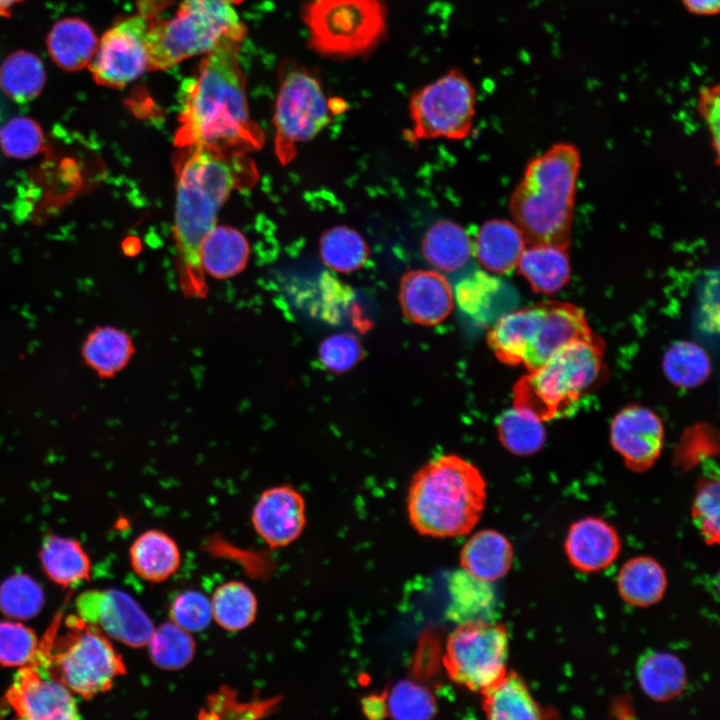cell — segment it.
Masks as SVG:
<instances>
[{"label": "cell", "mask_w": 720, "mask_h": 720, "mask_svg": "<svg viewBox=\"0 0 720 720\" xmlns=\"http://www.w3.org/2000/svg\"><path fill=\"white\" fill-rule=\"evenodd\" d=\"M246 27L225 36L202 58L182 88L175 145L224 156L258 149L263 132L250 116L239 62Z\"/></svg>", "instance_id": "1"}, {"label": "cell", "mask_w": 720, "mask_h": 720, "mask_svg": "<svg viewBox=\"0 0 720 720\" xmlns=\"http://www.w3.org/2000/svg\"><path fill=\"white\" fill-rule=\"evenodd\" d=\"M235 157L185 148L177 160L174 235L179 283L186 296L207 294L200 246L222 205L241 183Z\"/></svg>", "instance_id": "2"}, {"label": "cell", "mask_w": 720, "mask_h": 720, "mask_svg": "<svg viewBox=\"0 0 720 720\" xmlns=\"http://www.w3.org/2000/svg\"><path fill=\"white\" fill-rule=\"evenodd\" d=\"M486 503V483L469 461L453 454L438 456L413 476L407 511L421 535L450 538L468 534Z\"/></svg>", "instance_id": "3"}, {"label": "cell", "mask_w": 720, "mask_h": 720, "mask_svg": "<svg viewBox=\"0 0 720 720\" xmlns=\"http://www.w3.org/2000/svg\"><path fill=\"white\" fill-rule=\"evenodd\" d=\"M580 167V153L568 143L555 144L528 163L510 200L513 221L527 243L569 244Z\"/></svg>", "instance_id": "4"}, {"label": "cell", "mask_w": 720, "mask_h": 720, "mask_svg": "<svg viewBox=\"0 0 720 720\" xmlns=\"http://www.w3.org/2000/svg\"><path fill=\"white\" fill-rule=\"evenodd\" d=\"M604 344L593 335L564 346L513 387V405L543 421L565 414L592 387L603 368Z\"/></svg>", "instance_id": "5"}, {"label": "cell", "mask_w": 720, "mask_h": 720, "mask_svg": "<svg viewBox=\"0 0 720 720\" xmlns=\"http://www.w3.org/2000/svg\"><path fill=\"white\" fill-rule=\"evenodd\" d=\"M241 0H183L171 18L153 21L147 35L148 71H163L210 52L225 36L245 27Z\"/></svg>", "instance_id": "6"}, {"label": "cell", "mask_w": 720, "mask_h": 720, "mask_svg": "<svg viewBox=\"0 0 720 720\" xmlns=\"http://www.w3.org/2000/svg\"><path fill=\"white\" fill-rule=\"evenodd\" d=\"M65 624L43 662L44 672L84 698L106 692L126 672L121 656L106 635L77 615Z\"/></svg>", "instance_id": "7"}, {"label": "cell", "mask_w": 720, "mask_h": 720, "mask_svg": "<svg viewBox=\"0 0 720 720\" xmlns=\"http://www.w3.org/2000/svg\"><path fill=\"white\" fill-rule=\"evenodd\" d=\"M303 19L312 49L342 60L373 51L384 39L388 25L384 0H312Z\"/></svg>", "instance_id": "8"}, {"label": "cell", "mask_w": 720, "mask_h": 720, "mask_svg": "<svg viewBox=\"0 0 720 720\" xmlns=\"http://www.w3.org/2000/svg\"><path fill=\"white\" fill-rule=\"evenodd\" d=\"M475 109L474 86L461 70L450 69L411 95L408 139H463L472 128Z\"/></svg>", "instance_id": "9"}, {"label": "cell", "mask_w": 720, "mask_h": 720, "mask_svg": "<svg viewBox=\"0 0 720 720\" xmlns=\"http://www.w3.org/2000/svg\"><path fill=\"white\" fill-rule=\"evenodd\" d=\"M508 631L493 620H470L448 636L443 666L449 678L467 689L481 692L507 672Z\"/></svg>", "instance_id": "10"}, {"label": "cell", "mask_w": 720, "mask_h": 720, "mask_svg": "<svg viewBox=\"0 0 720 720\" xmlns=\"http://www.w3.org/2000/svg\"><path fill=\"white\" fill-rule=\"evenodd\" d=\"M334 105L308 70L298 67L284 74L273 116L275 152L282 164L294 158L297 143L312 140L330 123Z\"/></svg>", "instance_id": "11"}, {"label": "cell", "mask_w": 720, "mask_h": 720, "mask_svg": "<svg viewBox=\"0 0 720 720\" xmlns=\"http://www.w3.org/2000/svg\"><path fill=\"white\" fill-rule=\"evenodd\" d=\"M61 619V614H57L35 654L20 667L6 692L7 703L18 718L72 720L80 717L71 691L43 670V662L59 631Z\"/></svg>", "instance_id": "12"}, {"label": "cell", "mask_w": 720, "mask_h": 720, "mask_svg": "<svg viewBox=\"0 0 720 720\" xmlns=\"http://www.w3.org/2000/svg\"><path fill=\"white\" fill-rule=\"evenodd\" d=\"M151 15L152 5L145 0L137 14L119 20L104 32L88 65L97 84L123 88L148 71Z\"/></svg>", "instance_id": "13"}, {"label": "cell", "mask_w": 720, "mask_h": 720, "mask_svg": "<svg viewBox=\"0 0 720 720\" xmlns=\"http://www.w3.org/2000/svg\"><path fill=\"white\" fill-rule=\"evenodd\" d=\"M75 607L83 621L133 648L146 646L155 628L139 603L121 590H87L77 597Z\"/></svg>", "instance_id": "14"}, {"label": "cell", "mask_w": 720, "mask_h": 720, "mask_svg": "<svg viewBox=\"0 0 720 720\" xmlns=\"http://www.w3.org/2000/svg\"><path fill=\"white\" fill-rule=\"evenodd\" d=\"M610 441L627 467L637 472L645 471L661 454L663 423L656 413L646 407H625L611 423Z\"/></svg>", "instance_id": "15"}, {"label": "cell", "mask_w": 720, "mask_h": 720, "mask_svg": "<svg viewBox=\"0 0 720 720\" xmlns=\"http://www.w3.org/2000/svg\"><path fill=\"white\" fill-rule=\"evenodd\" d=\"M251 521L256 533L269 547L288 546L305 527V500L290 485L271 487L263 491L256 501Z\"/></svg>", "instance_id": "16"}, {"label": "cell", "mask_w": 720, "mask_h": 720, "mask_svg": "<svg viewBox=\"0 0 720 720\" xmlns=\"http://www.w3.org/2000/svg\"><path fill=\"white\" fill-rule=\"evenodd\" d=\"M453 290L444 275L414 270L403 275L399 300L405 317L413 323L433 326L444 321L454 305Z\"/></svg>", "instance_id": "17"}, {"label": "cell", "mask_w": 720, "mask_h": 720, "mask_svg": "<svg viewBox=\"0 0 720 720\" xmlns=\"http://www.w3.org/2000/svg\"><path fill=\"white\" fill-rule=\"evenodd\" d=\"M591 334L582 309L571 303L545 301L535 339L522 365L533 370L564 346Z\"/></svg>", "instance_id": "18"}, {"label": "cell", "mask_w": 720, "mask_h": 720, "mask_svg": "<svg viewBox=\"0 0 720 720\" xmlns=\"http://www.w3.org/2000/svg\"><path fill=\"white\" fill-rule=\"evenodd\" d=\"M620 548V538L614 527L596 517L573 523L565 541L570 563L583 572H596L610 566Z\"/></svg>", "instance_id": "19"}, {"label": "cell", "mask_w": 720, "mask_h": 720, "mask_svg": "<svg viewBox=\"0 0 720 720\" xmlns=\"http://www.w3.org/2000/svg\"><path fill=\"white\" fill-rule=\"evenodd\" d=\"M544 302L500 315L487 334V343L504 364H522L539 327Z\"/></svg>", "instance_id": "20"}, {"label": "cell", "mask_w": 720, "mask_h": 720, "mask_svg": "<svg viewBox=\"0 0 720 720\" xmlns=\"http://www.w3.org/2000/svg\"><path fill=\"white\" fill-rule=\"evenodd\" d=\"M516 268L533 291L546 295L555 294L564 288L570 279L568 245L552 242L527 243Z\"/></svg>", "instance_id": "21"}, {"label": "cell", "mask_w": 720, "mask_h": 720, "mask_svg": "<svg viewBox=\"0 0 720 720\" xmlns=\"http://www.w3.org/2000/svg\"><path fill=\"white\" fill-rule=\"evenodd\" d=\"M526 245V237L514 221L491 219L480 227L473 250L486 270L504 274L517 267Z\"/></svg>", "instance_id": "22"}, {"label": "cell", "mask_w": 720, "mask_h": 720, "mask_svg": "<svg viewBox=\"0 0 720 720\" xmlns=\"http://www.w3.org/2000/svg\"><path fill=\"white\" fill-rule=\"evenodd\" d=\"M513 561L510 541L500 532L485 529L473 534L460 551V565L468 574L487 582L507 574Z\"/></svg>", "instance_id": "23"}, {"label": "cell", "mask_w": 720, "mask_h": 720, "mask_svg": "<svg viewBox=\"0 0 720 720\" xmlns=\"http://www.w3.org/2000/svg\"><path fill=\"white\" fill-rule=\"evenodd\" d=\"M481 707L488 719H542L545 710L534 700L524 680L514 671L481 692Z\"/></svg>", "instance_id": "24"}, {"label": "cell", "mask_w": 720, "mask_h": 720, "mask_svg": "<svg viewBox=\"0 0 720 720\" xmlns=\"http://www.w3.org/2000/svg\"><path fill=\"white\" fill-rule=\"evenodd\" d=\"M47 50L54 63L66 71L89 65L98 45L93 28L78 17L57 21L47 36Z\"/></svg>", "instance_id": "25"}, {"label": "cell", "mask_w": 720, "mask_h": 720, "mask_svg": "<svg viewBox=\"0 0 720 720\" xmlns=\"http://www.w3.org/2000/svg\"><path fill=\"white\" fill-rule=\"evenodd\" d=\"M130 562L139 577L151 583H160L177 571L181 554L173 538L161 530L150 529L132 543Z\"/></svg>", "instance_id": "26"}, {"label": "cell", "mask_w": 720, "mask_h": 720, "mask_svg": "<svg viewBox=\"0 0 720 720\" xmlns=\"http://www.w3.org/2000/svg\"><path fill=\"white\" fill-rule=\"evenodd\" d=\"M199 255L203 271L214 278L225 279L246 267L249 244L236 228L215 225L203 239Z\"/></svg>", "instance_id": "27"}, {"label": "cell", "mask_w": 720, "mask_h": 720, "mask_svg": "<svg viewBox=\"0 0 720 720\" xmlns=\"http://www.w3.org/2000/svg\"><path fill=\"white\" fill-rule=\"evenodd\" d=\"M422 252L432 266L441 271L453 272L469 261L473 243L459 224L442 220L426 231L422 240Z\"/></svg>", "instance_id": "28"}, {"label": "cell", "mask_w": 720, "mask_h": 720, "mask_svg": "<svg viewBox=\"0 0 720 720\" xmlns=\"http://www.w3.org/2000/svg\"><path fill=\"white\" fill-rule=\"evenodd\" d=\"M622 599L636 607H647L663 597L667 578L662 566L654 559L639 556L628 560L617 579Z\"/></svg>", "instance_id": "29"}, {"label": "cell", "mask_w": 720, "mask_h": 720, "mask_svg": "<svg viewBox=\"0 0 720 720\" xmlns=\"http://www.w3.org/2000/svg\"><path fill=\"white\" fill-rule=\"evenodd\" d=\"M40 560L46 575L63 587L77 585L89 578V557L74 539L47 536L40 550Z\"/></svg>", "instance_id": "30"}, {"label": "cell", "mask_w": 720, "mask_h": 720, "mask_svg": "<svg viewBox=\"0 0 720 720\" xmlns=\"http://www.w3.org/2000/svg\"><path fill=\"white\" fill-rule=\"evenodd\" d=\"M134 352V344L129 334L110 326L93 330L82 347V356L87 365L105 378L124 369Z\"/></svg>", "instance_id": "31"}, {"label": "cell", "mask_w": 720, "mask_h": 720, "mask_svg": "<svg viewBox=\"0 0 720 720\" xmlns=\"http://www.w3.org/2000/svg\"><path fill=\"white\" fill-rule=\"evenodd\" d=\"M642 690L657 701L671 700L684 690L686 670L681 660L670 653L650 652L637 665Z\"/></svg>", "instance_id": "32"}, {"label": "cell", "mask_w": 720, "mask_h": 720, "mask_svg": "<svg viewBox=\"0 0 720 720\" xmlns=\"http://www.w3.org/2000/svg\"><path fill=\"white\" fill-rule=\"evenodd\" d=\"M45 81L43 62L30 51H14L0 65V87L18 103L35 99L43 90Z\"/></svg>", "instance_id": "33"}, {"label": "cell", "mask_w": 720, "mask_h": 720, "mask_svg": "<svg viewBox=\"0 0 720 720\" xmlns=\"http://www.w3.org/2000/svg\"><path fill=\"white\" fill-rule=\"evenodd\" d=\"M213 620L223 629L236 632L250 626L257 614V598L241 581L218 586L210 598Z\"/></svg>", "instance_id": "34"}, {"label": "cell", "mask_w": 720, "mask_h": 720, "mask_svg": "<svg viewBox=\"0 0 720 720\" xmlns=\"http://www.w3.org/2000/svg\"><path fill=\"white\" fill-rule=\"evenodd\" d=\"M543 420L530 411L514 406L498 419V436L503 446L518 456H528L542 448L546 439Z\"/></svg>", "instance_id": "35"}, {"label": "cell", "mask_w": 720, "mask_h": 720, "mask_svg": "<svg viewBox=\"0 0 720 720\" xmlns=\"http://www.w3.org/2000/svg\"><path fill=\"white\" fill-rule=\"evenodd\" d=\"M452 603L449 617L459 623L470 620H490L486 616L493 609L495 597L489 582L467 572H456L450 583Z\"/></svg>", "instance_id": "36"}, {"label": "cell", "mask_w": 720, "mask_h": 720, "mask_svg": "<svg viewBox=\"0 0 720 720\" xmlns=\"http://www.w3.org/2000/svg\"><path fill=\"white\" fill-rule=\"evenodd\" d=\"M368 255V246L363 237L348 226L332 227L320 237L321 259L334 271H356L366 263Z\"/></svg>", "instance_id": "37"}, {"label": "cell", "mask_w": 720, "mask_h": 720, "mask_svg": "<svg viewBox=\"0 0 720 720\" xmlns=\"http://www.w3.org/2000/svg\"><path fill=\"white\" fill-rule=\"evenodd\" d=\"M146 646L152 663L168 671L186 667L196 651L192 633L170 620L154 628Z\"/></svg>", "instance_id": "38"}, {"label": "cell", "mask_w": 720, "mask_h": 720, "mask_svg": "<svg viewBox=\"0 0 720 720\" xmlns=\"http://www.w3.org/2000/svg\"><path fill=\"white\" fill-rule=\"evenodd\" d=\"M663 370L669 381L682 388H694L706 381L711 363L706 351L691 341H679L665 352Z\"/></svg>", "instance_id": "39"}, {"label": "cell", "mask_w": 720, "mask_h": 720, "mask_svg": "<svg viewBox=\"0 0 720 720\" xmlns=\"http://www.w3.org/2000/svg\"><path fill=\"white\" fill-rule=\"evenodd\" d=\"M385 699L388 718L431 719L438 711L433 693L412 680H400L386 689Z\"/></svg>", "instance_id": "40"}, {"label": "cell", "mask_w": 720, "mask_h": 720, "mask_svg": "<svg viewBox=\"0 0 720 720\" xmlns=\"http://www.w3.org/2000/svg\"><path fill=\"white\" fill-rule=\"evenodd\" d=\"M43 603L42 588L28 575L10 576L0 586V611L12 619L35 617Z\"/></svg>", "instance_id": "41"}, {"label": "cell", "mask_w": 720, "mask_h": 720, "mask_svg": "<svg viewBox=\"0 0 720 720\" xmlns=\"http://www.w3.org/2000/svg\"><path fill=\"white\" fill-rule=\"evenodd\" d=\"M499 289L500 284L496 278L483 271H476L457 284L456 302L470 318L485 323L490 317L489 311Z\"/></svg>", "instance_id": "42"}, {"label": "cell", "mask_w": 720, "mask_h": 720, "mask_svg": "<svg viewBox=\"0 0 720 720\" xmlns=\"http://www.w3.org/2000/svg\"><path fill=\"white\" fill-rule=\"evenodd\" d=\"M44 142L42 128L28 117H14L0 129L1 149L10 158H31L42 150Z\"/></svg>", "instance_id": "43"}, {"label": "cell", "mask_w": 720, "mask_h": 720, "mask_svg": "<svg viewBox=\"0 0 720 720\" xmlns=\"http://www.w3.org/2000/svg\"><path fill=\"white\" fill-rule=\"evenodd\" d=\"M719 489L718 477H704L692 504L693 521L709 545L719 543Z\"/></svg>", "instance_id": "44"}, {"label": "cell", "mask_w": 720, "mask_h": 720, "mask_svg": "<svg viewBox=\"0 0 720 720\" xmlns=\"http://www.w3.org/2000/svg\"><path fill=\"white\" fill-rule=\"evenodd\" d=\"M39 641L35 632L20 622L0 621V664L21 667L35 654Z\"/></svg>", "instance_id": "45"}, {"label": "cell", "mask_w": 720, "mask_h": 720, "mask_svg": "<svg viewBox=\"0 0 720 720\" xmlns=\"http://www.w3.org/2000/svg\"><path fill=\"white\" fill-rule=\"evenodd\" d=\"M169 618L190 633L204 631L213 620L210 599L196 590L183 591L172 602Z\"/></svg>", "instance_id": "46"}, {"label": "cell", "mask_w": 720, "mask_h": 720, "mask_svg": "<svg viewBox=\"0 0 720 720\" xmlns=\"http://www.w3.org/2000/svg\"><path fill=\"white\" fill-rule=\"evenodd\" d=\"M319 361L329 371L343 373L362 358L360 341L352 334L339 333L324 339L319 346Z\"/></svg>", "instance_id": "47"}, {"label": "cell", "mask_w": 720, "mask_h": 720, "mask_svg": "<svg viewBox=\"0 0 720 720\" xmlns=\"http://www.w3.org/2000/svg\"><path fill=\"white\" fill-rule=\"evenodd\" d=\"M274 705L275 703L273 700L257 701L253 703H238L235 700V696L232 695L231 690L222 689L218 693L209 697L206 712H210L214 716L220 712H225V714L229 712H241L244 713L245 717H251L249 713H251L253 717H260L265 715V712L270 711Z\"/></svg>", "instance_id": "48"}, {"label": "cell", "mask_w": 720, "mask_h": 720, "mask_svg": "<svg viewBox=\"0 0 720 720\" xmlns=\"http://www.w3.org/2000/svg\"><path fill=\"white\" fill-rule=\"evenodd\" d=\"M719 106V86L704 87L698 98V112L708 128L716 162L719 161Z\"/></svg>", "instance_id": "49"}, {"label": "cell", "mask_w": 720, "mask_h": 720, "mask_svg": "<svg viewBox=\"0 0 720 720\" xmlns=\"http://www.w3.org/2000/svg\"><path fill=\"white\" fill-rule=\"evenodd\" d=\"M363 714L371 720L388 718L385 691L369 694L361 700Z\"/></svg>", "instance_id": "50"}, {"label": "cell", "mask_w": 720, "mask_h": 720, "mask_svg": "<svg viewBox=\"0 0 720 720\" xmlns=\"http://www.w3.org/2000/svg\"><path fill=\"white\" fill-rule=\"evenodd\" d=\"M693 14L701 16L716 15L719 12L720 0H681Z\"/></svg>", "instance_id": "51"}, {"label": "cell", "mask_w": 720, "mask_h": 720, "mask_svg": "<svg viewBox=\"0 0 720 720\" xmlns=\"http://www.w3.org/2000/svg\"><path fill=\"white\" fill-rule=\"evenodd\" d=\"M25 0H0V17H9L13 7Z\"/></svg>", "instance_id": "52"}]
</instances>
